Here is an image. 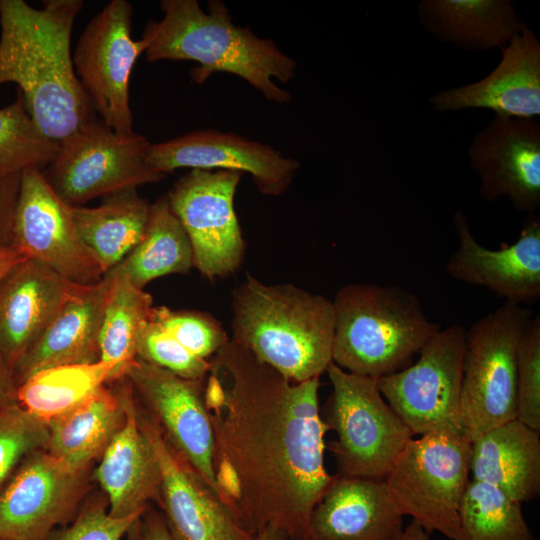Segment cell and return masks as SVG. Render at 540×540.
Wrapping results in <instances>:
<instances>
[{"label": "cell", "mask_w": 540, "mask_h": 540, "mask_svg": "<svg viewBox=\"0 0 540 540\" xmlns=\"http://www.w3.org/2000/svg\"><path fill=\"white\" fill-rule=\"evenodd\" d=\"M116 383L124 402L125 422L98 459L93 478L105 493L109 514L125 518L142 515L151 501L158 503L160 472L138 422L132 387L126 378Z\"/></svg>", "instance_id": "obj_21"}, {"label": "cell", "mask_w": 540, "mask_h": 540, "mask_svg": "<svg viewBox=\"0 0 540 540\" xmlns=\"http://www.w3.org/2000/svg\"><path fill=\"white\" fill-rule=\"evenodd\" d=\"M404 515L384 480L334 475L309 521V540H399Z\"/></svg>", "instance_id": "obj_22"}, {"label": "cell", "mask_w": 540, "mask_h": 540, "mask_svg": "<svg viewBox=\"0 0 540 540\" xmlns=\"http://www.w3.org/2000/svg\"><path fill=\"white\" fill-rule=\"evenodd\" d=\"M516 419L540 431V316L525 327L516 355Z\"/></svg>", "instance_id": "obj_36"}, {"label": "cell", "mask_w": 540, "mask_h": 540, "mask_svg": "<svg viewBox=\"0 0 540 540\" xmlns=\"http://www.w3.org/2000/svg\"><path fill=\"white\" fill-rule=\"evenodd\" d=\"M109 279L78 285L13 369L16 385L46 368L100 360L99 336Z\"/></svg>", "instance_id": "obj_24"}, {"label": "cell", "mask_w": 540, "mask_h": 540, "mask_svg": "<svg viewBox=\"0 0 540 540\" xmlns=\"http://www.w3.org/2000/svg\"><path fill=\"white\" fill-rule=\"evenodd\" d=\"M21 173L0 177V247H11Z\"/></svg>", "instance_id": "obj_39"}, {"label": "cell", "mask_w": 540, "mask_h": 540, "mask_svg": "<svg viewBox=\"0 0 540 540\" xmlns=\"http://www.w3.org/2000/svg\"><path fill=\"white\" fill-rule=\"evenodd\" d=\"M466 329L453 324L437 331L418 359L377 379L378 388L413 435L464 434L461 385Z\"/></svg>", "instance_id": "obj_10"}, {"label": "cell", "mask_w": 540, "mask_h": 540, "mask_svg": "<svg viewBox=\"0 0 540 540\" xmlns=\"http://www.w3.org/2000/svg\"><path fill=\"white\" fill-rule=\"evenodd\" d=\"M14 405L18 399L13 370L0 353V408Z\"/></svg>", "instance_id": "obj_41"}, {"label": "cell", "mask_w": 540, "mask_h": 540, "mask_svg": "<svg viewBox=\"0 0 540 540\" xmlns=\"http://www.w3.org/2000/svg\"><path fill=\"white\" fill-rule=\"evenodd\" d=\"M332 303V362L361 376L379 379L404 369L442 328L416 294L399 286L346 284Z\"/></svg>", "instance_id": "obj_5"}, {"label": "cell", "mask_w": 540, "mask_h": 540, "mask_svg": "<svg viewBox=\"0 0 540 540\" xmlns=\"http://www.w3.org/2000/svg\"><path fill=\"white\" fill-rule=\"evenodd\" d=\"M163 17L149 21L143 37L148 61H194L191 77L202 84L213 73L226 72L247 81L269 100L285 104L291 94L273 78L287 83L294 78L296 62L271 39L233 23L226 6L210 1L204 11L196 0H164Z\"/></svg>", "instance_id": "obj_3"}, {"label": "cell", "mask_w": 540, "mask_h": 540, "mask_svg": "<svg viewBox=\"0 0 540 540\" xmlns=\"http://www.w3.org/2000/svg\"><path fill=\"white\" fill-rule=\"evenodd\" d=\"M192 267L194 256L190 239L165 195L150 204L147 225L139 243L108 271L144 289L156 278L184 274Z\"/></svg>", "instance_id": "obj_29"}, {"label": "cell", "mask_w": 540, "mask_h": 540, "mask_svg": "<svg viewBox=\"0 0 540 540\" xmlns=\"http://www.w3.org/2000/svg\"><path fill=\"white\" fill-rule=\"evenodd\" d=\"M24 258L15 248L0 247V281L17 263Z\"/></svg>", "instance_id": "obj_42"}, {"label": "cell", "mask_w": 540, "mask_h": 540, "mask_svg": "<svg viewBox=\"0 0 540 540\" xmlns=\"http://www.w3.org/2000/svg\"><path fill=\"white\" fill-rule=\"evenodd\" d=\"M468 156L480 178V193L507 197L522 212L540 206V122L495 116L471 141Z\"/></svg>", "instance_id": "obj_18"}, {"label": "cell", "mask_w": 540, "mask_h": 540, "mask_svg": "<svg viewBox=\"0 0 540 540\" xmlns=\"http://www.w3.org/2000/svg\"><path fill=\"white\" fill-rule=\"evenodd\" d=\"M71 209L51 188L41 169L25 168L11 246L24 258L43 264L74 284L92 285L101 281L104 271L82 243Z\"/></svg>", "instance_id": "obj_15"}, {"label": "cell", "mask_w": 540, "mask_h": 540, "mask_svg": "<svg viewBox=\"0 0 540 540\" xmlns=\"http://www.w3.org/2000/svg\"><path fill=\"white\" fill-rule=\"evenodd\" d=\"M124 422L125 408L118 385H104L46 423L49 436L45 450L73 470H89Z\"/></svg>", "instance_id": "obj_26"}, {"label": "cell", "mask_w": 540, "mask_h": 540, "mask_svg": "<svg viewBox=\"0 0 540 540\" xmlns=\"http://www.w3.org/2000/svg\"><path fill=\"white\" fill-rule=\"evenodd\" d=\"M459 239L446 271L457 281L489 289L507 302L527 305L540 299V220L525 219L517 240L499 250L479 244L466 215L457 211L452 220Z\"/></svg>", "instance_id": "obj_19"}, {"label": "cell", "mask_w": 540, "mask_h": 540, "mask_svg": "<svg viewBox=\"0 0 540 540\" xmlns=\"http://www.w3.org/2000/svg\"><path fill=\"white\" fill-rule=\"evenodd\" d=\"M232 341L293 382L320 378L332 363V300L251 275L232 294Z\"/></svg>", "instance_id": "obj_4"}, {"label": "cell", "mask_w": 540, "mask_h": 540, "mask_svg": "<svg viewBox=\"0 0 540 540\" xmlns=\"http://www.w3.org/2000/svg\"><path fill=\"white\" fill-rule=\"evenodd\" d=\"M149 167L166 175L178 168L221 169L251 175L257 189L269 196L284 193L299 162L273 147L232 132L197 130L148 146Z\"/></svg>", "instance_id": "obj_17"}, {"label": "cell", "mask_w": 540, "mask_h": 540, "mask_svg": "<svg viewBox=\"0 0 540 540\" xmlns=\"http://www.w3.org/2000/svg\"><path fill=\"white\" fill-rule=\"evenodd\" d=\"M520 502L499 488L470 479L459 509L468 540H534Z\"/></svg>", "instance_id": "obj_32"}, {"label": "cell", "mask_w": 540, "mask_h": 540, "mask_svg": "<svg viewBox=\"0 0 540 540\" xmlns=\"http://www.w3.org/2000/svg\"><path fill=\"white\" fill-rule=\"evenodd\" d=\"M77 286L32 259L1 279L0 353L12 370Z\"/></svg>", "instance_id": "obj_23"}, {"label": "cell", "mask_w": 540, "mask_h": 540, "mask_svg": "<svg viewBox=\"0 0 540 540\" xmlns=\"http://www.w3.org/2000/svg\"><path fill=\"white\" fill-rule=\"evenodd\" d=\"M417 11L426 30L465 49L504 48L526 27L506 0H425Z\"/></svg>", "instance_id": "obj_27"}, {"label": "cell", "mask_w": 540, "mask_h": 540, "mask_svg": "<svg viewBox=\"0 0 540 540\" xmlns=\"http://www.w3.org/2000/svg\"><path fill=\"white\" fill-rule=\"evenodd\" d=\"M136 358L190 380H204L211 366L210 360L187 351L152 317L138 336Z\"/></svg>", "instance_id": "obj_37"}, {"label": "cell", "mask_w": 540, "mask_h": 540, "mask_svg": "<svg viewBox=\"0 0 540 540\" xmlns=\"http://www.w3.org/2000/svg\"><path fill=\"white\" fill-rule=\"evenodd\" d=\"M1 540V539H0Z\"/></svg>", "instance_id": "obj_45"}, {"label": "cell", "mask_w": 540, "mask_h": 540, "mask_svg": "<svg viewBox=\"0 0 540 540\" xmlns=\"http://www.w3.org/2000/svg\"><path fill=\"white\" fill-rule=\"evenodd\" d=\"M150 142L136 132L119 133L96 118L59 143L42 170L48 184L68 205L84 206L165 177L152 170L145 154Z\"/></svg>", "instance_id": "obj_9"}, {"label": "cell", "mask_w": 540, "mask_h": 540, "mask_svg": "<svg viewBox=\"0 0 540 540\" xmlns=\"http://www.w3.org/2000/svg\"><path fill=\"white\" fill-rule=\"evenodd\" d=\"M471 441L432 432L410 439L384 479L396 505L427 533L468 540L459 509L470 481Z\"/></svg>", "instance_id": "obj_7"}, {"label": "cell", "mask_w": 540, "mask_h": 540, "mask_svg": "<svg viewBox=\"0 0 540 540\" xmlns=\"http://www.w3.org/2000/svg\"><path fill=\"white\" fill-rule=\"evenodd\" d=\"M152 319L187 351L210 360L228 341L222 325L211 315L199 311L153 307Z\"/></svg>", "instance_id": "obj_34"}, {"label": "cell", "mask_w": 540, "mask_h": 540, "mask_svg": "<svg viewBox=\"0 0 540 540\" xmlns=\"http://www.w3.org/2000/svg\"><path fill=\"white\" fill-rule=\"evenodd\" d=\"M124 378L169 448L220 496L214 472V432L205 401L206 378L185 379L137 358Z\"/></svg>", "instance_id": "obj_13"}, {"label": "cell", "mask_w": 540, "mask_h": 540, "mask_svg": "<svg viewBox=\"0 0 540 540\" xmlns=\"http://www.w3.org/2000/svg\"><path fill=\"white\" fill-rule=\"evenodd\" d=\"M58 150L59 143L35 125L18 90L16 99L0 108V177L21 173L28 167L43 170Z\"/></svg>", "instance_id": "obj_33"}, {"label": "cell", "mask_w": 540, "mask_h": 540, "mask_svg": "<svg viewBox=\"0 0 540 540\" xmlns=\"http://www.w3.org/2000/svg\"><path fill=\"white\" fill-rule=\"evenodd\" d=\"M254 540H287L284 533L274 527H266L261 532H259Z\"/></svg>", "instance_id": "obj_44"}, {"label": "cell", "mask_w": 540, "mask_h": 540, "mask_svg": "<svg viewBox=\"0 0 540 540\" xmlns=\"http://www.w3.org/2000/svg\"><path fill=\"white\" fill-rule=\"evenodd\" d=\"M210 363L205 401L222 500L254 537L271 526L309 540L312 511L334 478L319 378L293 382L231 339Z\"/></svg>", "instance_id": "obj_1"}, {"label": "cell", "mask_w": 540, "mask_h": 540, "mask_svg": "<svg viewBox=\"0 0 540 540\" xmlns=\"http://www.w3.org/2000/svg\"><path fill=\"white\" fill-rule=\"evenodd\" d=\"M438 111L492 110L495 116L535 119L540 115V42L527 26L502 48L498 66L485 78L440 91L430 99Z\"/></svg>", "instance_id": "obj_20"}, {"label": "cell", "mask_w": 540, "mask_h": 540, "mask_svg": "<svg viewBox=\"0 0 540 540\" xmlns=\"http://www.w3.org/2000/svg\"><path fill=\"white\" fill-rule=\"evenodd\" d=\"M533 312L505 301L465 332L461 415L472 442L490 429L516 419V355Z\"/></svg>", "instance_id": "obj_8"}, {"label": "cell", "mask_w": 540, "mask_h": 540, "mask_svg": "<svg viewBox=\"0 0 540 540\" xmlns=\"http://www.w3.org/2000/svg\"><path fill=\"white\" fill-rule=\"evenodd\" d=\"M242 173L191 169L167 194L193 249L194 267L206 278L225 277L240 266L245 243L234 209Z\"/></svg>", "instance_id": "obj_12"}, {"label": "cell", "mask_w": 540, "mask_h": 540, "mask_svg": "<svg viewBox=\"0 0 540 540\" xmlns=\"http://www.w3.org/2000/svg\"><path fill=\"white\" fill-rule=\"evenodd\" d=\"M150 204L137 189L103 198L96 207L72 206L77 233L104 274L121 262L141 240Z\"/></svg>", "instance_id": "obj_28"}, {"label": "cell", "mask_w": 540, "mask_h": 540, "mask_svg": "<svg viewBox=\"0 0 540 540\" xmlns=\"http://www.w3.org/2000/svg\"><path fill=\"white\" fill-rule=\"evenodd\" d=\"M471 479L493 485L522 503L540 493V436L517 419L471 442Z\"/></svg>", "instance_id": "obj_25"}, {"label": "cell", "mask_w": 540, "mask_h": 540, "mask_svg": "<svg viewBox=\"0 0 540 540\" xmlns=\"http://www.w3.org/2000/svg\"><path fill=\"white\" fill-rule=\"evenodd\" d=\"M81 0H0V85L16 83L26 110L47 138L60 143L96 119L74 69L71 32Z\"/></svg>", "instance_id": "obj_2"}, {"label": "cell", "mask_w": 540, "mask_h": 540, "mask_svg": "<svg viewBox=\"0 0 540 540\" xmlns=\"http://www.w3.org/2000/svg\"><path fill=\"white\" fill-rule=\"evenodd\" d=\"M132 14L128 1H110L86 25L72 56L76 75L96 114L119 133L133 132L130 76L147 48L144 38L131 37Z\"/></svg>", "instance_id": "obj_11"}, {"label": "cell", "mask_w": 540, "mask_h": 540, "mask_svg": "<svg viewBox=\"0 0 540 540\" xmlns=\"http://www.w3.org/2000/svg\"><path fill=\"white\" fill-rule=\"evenodd\" d=\"M104 275L109 288L99 336L100 360L115 364L109 382L114 383L124 378L135 361L138 336L154 306L144 289L111 271Z\"/></svg>", "instance_id": "obj_31"}, {"label": "cell", "mask_w": 540, "mask_h": 540, "mask_svg": "<svg viewBox=\"0 0 540 540\" xmlns=\"http://www.w3.org/2000/svg\"><path fill=\"white\" fill-rule=\"evenodd\" d=\"M140 516L112 517L106 496H96L80 507L68 527L53 530L48 540H122Z\"/></svg>", "instance_id": "obj_38"}, {"label": "cell", "mask_w": 540, "mask_h": 540, "mask_svg": "<svg viewBox=\"0 0 540 540\" xmlns=\"http://www.w3.org/2000/svg\"><path fill=\"white\" fill-rule=\"evenodd\" d=\"M332 385L322 419L336 440L326 445L337 476L384 480L413 433L382 396L377 379L353 374L333 362Z\"/></svg>", "instance_id": "obj_6"}, {"label": "cell", "mask_w": 540, "mask_h": 540, "mask_svg": "<svg viewBox=\"0 0 540 540\" xmlns=\"http://www.w3.org/2000/svg\"><path fill=\"white\" fill-rule=\"evenodd\" d=\"M47 424L19 404L0 408V486L25 457L46 449Z\"/></svg>", "instance_id": "obj_35"}, {"label": "cell", "mask_w": 540, "mask_h": 540, "mask_svg": "<svg viewBox=\"0 0 540 540\" xmlns=\"http://www.w3.org/2000/svg\"><path fill=\"white\" fill-rule=\"evenodd\" d=\"M399 540H431L429 533H427L419 524L411 520V522L404 527L403 533Z\"/></svg>", "instance_id": "obj_43"}, {"label": "cell", "mask_w": 540, "mask_h": 540, "mask_svg": "<svg viewBox=\"0 0 540 540\" xmlns=\"http://www.w3.org/2000/svg\"><path fill=\"white\" fill-rule=\"evenodd\" d=\"M89 487V470L77 471L37 450L0 486V539L48 540L71 523Z\"/></svg>", "instance_id": "obj_14"}, {"label": "cell", "mask_w": 540, "mask_h": 540, "mask_svg": "<svg viewBox=\"0 0 540 540\" xmlns=\"http://www.w3.org/2000/svg\"><path fill=\"white\" fill-rule=\"evenodd\" d=\"M137 402V400H136ZM138 422L160 472L158 506L174 540H254L222 498L169 448L151 416L137 402Z\"/></svg>", "instance_id": "obj_16"}, {"label": "cell", "mask_w": 540, "mask_h": 540, "mask_svg": "<svg viewBox=\"0 0 540 540\" xmlns=\"http://www.w3.org/2000/svg\"><path fill=\"white\" fill-rule=\"evenodd\" d=\"M127 535L128 540H174L162 514L150 505Z\"/></svg>", "instance_id": "obj_40"}, {"label": "cell", "mask_w": 540, "mask_h": 540, "mask_svg": "<svg viewBox=\"0 0 540 540\" xmlns=\"http://www.w3.org/2000/svg\"><path fill=\"white\" fill-rule=\"evenodd\" d=\"M114 369V363L101 360L43 369L17 386L18 404L48 423L107 385Z\"/></svg>", "instance_id": "obj_30"}]
</instances>
